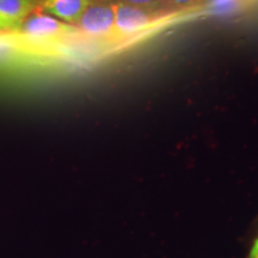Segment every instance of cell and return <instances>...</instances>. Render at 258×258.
<instances>
[{
    "instance_id": "cell-1",
    "label": "cell",
    "mask_w": 258,
    "mask_h": 258,
    "mask_svg": "<svg viewBox=\"0 0 258 258\" xmlns=\"http://www.w3.org/2000/svg\"><path fill=\"white\" fill-rule=\"evenodd\" d=\"M12 32L36 61L57 56L77 38H83L76 25L35 10Z\"/></svg>"
},
{
    "instance_id": "cell-2",
    "label": "cell",
    "mask_w": 258,
    "mask_h": 258,
    "mask_svg": "<svg viewBox=\"0 0 258 258\" xmlns=\"http://www.w3.org/2000/svg\"><path fill=\"white\" fill-rule=\"evenodd\" d=\"M83 38L93 42H116L115 3L92 0L76 24Z\"/></svg>"
},
{
    "instance_id": "cell-3",
    "label": "cell",
    "mask_w": 258,
    "mask_h": 258,
    "mask_svg": "<svg viewBox=\"0 0 258 258\" xmlns=\"http://www.w3.org/2000/svg\"><path fill=\"white\" fill-rule=\"evenodd\" d=\"M165 16L163 12L157 11L156 8H143L121 2L115 3L116 42L140 34Z\"/></svg>"
},
{
    "instance_id": "cell-4",
    "label": "cell",
    "mask_w": 258,
    "mask_h": 258,
    "mask_svg": "<svg viewBox=\"0 0 258 258\" xmlns=\"http://www.w3.org/2000/svg\"><path fill=\"white\" fill-rule=\"evenodd\" d=\"M38 9V0H0V31H12Z\"/></svg>"
},
{
    "instance_id": "cell-5",
    "label": "cell",
    "mask_w": 258,
    "mask_h": 258,
    "mask_svg": "<svg viewBox=\"0 0 258 258\" xmlns=\"http://www.w3.org/2000/svg\"><path fill=\"white\" fill-rule=\"evenodd\" d=\"M89 4V0H38V9L60 21L76 24Z\"/></svg>"
},
{
    "instance_id": "cell-6",
    "label": "cell",
    "mask_w": 258,
    "mask_h": 258,
    "mask_svg": "<svg viewBox=\"0 0 258 258\" xmlns=\"http://www.w3.org/2000/svg\"><path fill=\"white\" fill-rule=\"evenodd\" d=\"M203 0H161V4L170 6V8H188L199 4Z\"/></svg>"
},
{
    "instance_id": "cell-7",
    "label": "cell",
    "mask_w": 258,
    "mask_h": 258,
    "mask_svg": "<svg viewBox=\"0 0 258 258\" xmlns=\"http://www.w3.org/2000/svg\"><path fill=\"white\" fill-rule=\"evenodd\" d=\"M120 2L131 5L143 6V8H156L158 5H161V0H120Z\"/></svg>"
},
{
    "instance_id": "cell-8",
    "label": "cell",
    "mask_w": 258,
    "mask_h": 258,
    "mask_svg": "<svg viewBox=\"0 0 258 258\" xmlns=\"http://www.w3.org/2000/svg\"><path fill=\"white\" fill-rule=\"evenodd\" d=\"M249 258H258V239L254 241L252 249H251Z\"/></svg>"
},
{
    "instance_id": "cell-9",
    "label": "cell",
    "mask_w": 258,
    "mask_h": 258,
    "mask_svg": "<svg viewBox=\"0 0 258 258\" xmlns=\"http://www.w3.org/2000/svg\"><path fill=\"white\" fill-rule=\"evenodd\" d=\"M89 2H92V0H89Z\"/></svg>"
}]
</instances>
